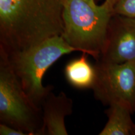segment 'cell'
Instances as JSON below:
<instances>
[{"label":"cell","instance_id":"cell-9","mask_svg":"<svg viewBox=\"0 0 135 135\" xmlns=\"http://www.w3.org/2000/svg\"><path fill=\"white\" fill-rule=\"evenodd\" d=\"M85 54L69 62L65 67L68 81L77 88H92L95 81V68L89 63Z\"/></svg>","mask_w":135,"mask_h":135},{"label":"cell","instance_id":"cell-6","mask_svg":"<svg viewBox=\"0 0 135 135\" xmlns=\"http://www.w3.org/2000/svg\"><path fill=\"white\" fill-rule=\"evenodd\" d=\"M114 15L115 18H111L109 22L105 43L98 59L114 63L135 61V18Z\"/></svg>","mask_w":135,"mask_h":135},{"label":"cell","instance_id":"cell-1","mask_svg":"<svg viewBox=\"0 0 135 135\" xmlns=\"http://www.w3.org/2000/svg\"><path fill=\"white\" fill-rule=\"evenodd\" d=\"M67 0H0V50L29 49L61 35Z\"/></svg>","mask_w":135,"mask_h":135},{"label":"cell","instance_id":"cell-7","mask_svg":"<svg viewBox=\"0 0 135 135\" xmlns=\"http://www.w3.org/2000/svg\"><path fill=\"white\" fill-rule=\"evenodd\" d=\"M43 125L40 135H67L66 116L73 113V101L61 92L58 96L52 91L41 104Z\"/></svg>","mask_w":135,"mask_h":135},{"label":"cell","instance_id":"cell-13","mask_svg":"<svg viewBox=\"0 0 135 135\" xmlns=\"http://www.w3.org/2000/svg\"><path fill=\"white\" fill-rule=\"evenodd\" d=\"M134 112H135V107H134Z\"/></svg>","mask_w":135,"mask_h":135},{"label":"cell","instance_id":"cell-3","mask_svg":"<svg viewBox=\"0 0 135 135\" xmlns=\"http://www.w3.org/2000/svg\"><path fill=\"white\" fill-rule=\"evenodd\" d=\"M3 51L27 97L34 105L41 109L42 103L53 89L52 86L43 85L45 73L63 55L78 50L59 35L27 50L11 53Z\"/></svg>","mask_w":135,"mask_h":135},{"label":"cell","instance_id":"cell-5","mask_svg":"<svg viewBox=\"0 0 135 135\" xmlns=\"http://www.w3.org/2000/svg\"><path fill=\"white\" fill-rule=\"evenodd\" d=\"M97 60L91 88L95 98L104 105L124 104L134 112L135 61L114 63Z\"/></svg>","mask_w":135,"mask_h":135},{"label":"cell","instance_id":"cell-10","mask_svg":"<svg viewBox=\"0 0 135 135\" xmlns=\"http://www.w3.org/2000/svg\"><path fill=\"white\" fill-rule=\"evenodd\" d=\"M113 13L114 15L135 18V0H118Z\"/></svg>","mask_w":135,"mask_h":135},{"label":"cell","instance_id":"cell-4","mask_svg":"<svg viewBox=\"0 0 135 135\" xmlns=\"http://www.w3.org/2000/svg\"><path fill=\"white\" fill-rule=\"evenodd\" d=\"M0 121L26 134L40 135L43 114L25 93L8 61L0 50Z\"/></svg>","mask_w":135,"mask_h":135},{"label":"cell","instance_id":"cell-12","mask_svg":"<svg viewBox=\"0 0 135 135\" xmlns=\"http://www.w3.org/2000/svg\"><path fill=\"white\" fill-rule=\"evenodd\" d=\"M118 1V0H105L104 3H106L109 7H111L112 9L114 10V7L115 6L116 3Z\"/></svg>","mask_w":135,"mask_h":135},{"label":"cell","instance_id":"cell-8","mask_svg":"<svg viewBox=\"0 0 135 135\" xmlns=\"http://www.w3.org/2000/svg\"><path fill=\"white\" fill-rule=\"evenodd\" d=\"M105 112L108 119L99 135H135L132 109L124 104L113 103Z\"/></svg>","mask_w":135,"mask_h":135},{"label":"cell","instance_id":"cell-2","mask_svg":"<svg viewBox=\"0 0 135 135\" xmlns=\"http://www.w3.org/2000/svg\"><path fill=\"white\" fill-rule=\"evenodd\" d=\"M113 9L104 2L94 0H67L63 10L64 28L61 36L78 51L100 56L105 43Z\"/></svg>","mask_w":135,"mask_h":135},{"label":"cell","instance_id":"cell-11","mask_svg":"<svg viewBox=\"0 0 135 135\" xmlns=\"http://www.w3.org/2000/svg\"><path fill=\"white\" fill-rule=\"evenodd\" d=\"M0 134L1 135H25L23 131L8 126L7 124L1 123L0 124Z\"/></svg>","mask_w":135,"mask_h":135},{"label":"cell","instance_id":"cell-14","mask_svg":"<svg viewBox=\"0 0 135 135\" xmlns=\"http://www.w3.org/2000/svg\"></svg>","mask_w":135,"mask_h":135}]
</instances>
